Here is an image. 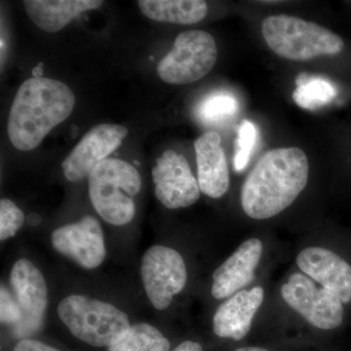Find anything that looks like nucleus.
I'll use <instances>...</instances> for the list:
<instances>
[{
    "mask_svg": "<svg viewBox=\"0 0 351 351\" xmlns=\"http://www.w3.org/2000/svg\"><path fill=\"white\" fill-rule=\"evenodd\" d=\"M309 163L299 147L265 152L245 180L240 195L244 213L254 219L274 218L306 189Z\"/></svg>",
    "mask_w": 351,
    "mask_h": 351,
    "instance_id": "f257e3e1",
    "label": "nucleus"
},
{
    "mask_svg": "<svg viewBox=\"0 0 351 351\" xmlns=\"http://www.w3.org/2000/svg\"><path fill=\"white\" fill-rule=\"evenodd\" d=\"M73 90L59 80L32 77L14 97L8 119V137L14 147L29 152L38 147L55 127L73 112Z\"/></svg>",
    "mask_w": 351,
    "mask_h": 351,
    "instance_id": "f03ea898",
    "label": "nucleus"
},
{
    "mask_svg": "<svg viewBox=\"0 0 351 351\" xmlns=\"http://www.w3.org/2000/svg\"><path fill=\"white\" fill-rule=\"evenodd\" d=\"M141 188L140 173L121 159H106L88 177V191L95 211L113 226L131 223L136 214L134 197Z\"/></svg>",
    "mask_w": 351,
    "mask_h": 351,
    "instance_id": "7ed1b4c3",
    "label": "nucleus"
},
{
    "mask_svg": "<svg viewBox=\"0 0 351 351\" xmlns=\"http://www.w3.org/2000/svg\"><path fill=\"white\" fill-rule=\"evenodd\" d=\"M262 34L270 49L291 61L332 56L345 47L343 38L326 27L284 14L265 18Z\"/></svg>",
    "mask_w": 351,
    "mask_h": 351,
    "instance_id": "20e7f679",
    "label": "nucleus"
},
{
    "mask_svg": "<svg viewBox=\"0 0 351 351\" xmlns=\"http://www.w3.org/2000/svg\"><path fill=\"white\" fill-rule=\"evenodd\" d=\"M58 316L73 337L94 348H110L131 327L128 315L110 302L83 295L60 302Z\"/></svg>",
    "mask_w": 351,
    "mask_h": 351,
    "instance_id": "39448f33",
    "label": "nucleus"
},
{
    "mask_svg": "<svg viewBox=\"0 0 351 351\" xmlns=\"http://www.w3.org/2000/svg\"><path fill=\"white\" fill-rule=\"evenodd\" d=\"M217 58L216 41L209 32L200 29L184 32L159 62L157 73L168 84H189L206 76L216 64Z\"/></svg>",
    "mask_w": 351,
    "mask_h": 351,
    "instance_id": "423d86ee",
    "label": "nucleus"
},
{
    "mask_svg": "<svg viewBox=\"0 0 351 351\" xmlns=\"http://www.w3.org/2000/svg\"><path fill=\"white\" fill-rule=\"evenodd\" d=\"M141 276L152 306L164 311L186 287L188 270L179 252L163 245H154L143 256Z\"/></svg>",
    "mask_w": 351,
    "mask_h": 351,
    "instance_id": "0eeeda50",
    "label": "nucleus"
},
{
    "mask_svg": "<svg viewBox=\"0 0 351 351\" xmlns=\"http://www.w3.org/2000/svg\"><path fill=\"white\" fill-rule=\"evenodd\" d=\"M280 293L284 302L311 326L331 331L343 325L345 304L336 295L318 287L306 274H292Z\"/></svg>",
    "mask_w": 351,
    "mask_h": 351,
    "instance_id": "6e6552de",
    "label": "nucleus"
},
{
    "mask_svg": "<svg viewBox=\"0 0 351 351\" xmlns=\"http://www.w3.org/2000/svg\"><path fill=\"white\" fill-rule=\"evenodd\" d=\"M157 199L168 209L188 208L197 202L200 188L186 157L168 149L152 168Z\"/></svg>",
    "mask_w": 351,
    "mask_h": 351,
    "instance_id": "1a4fd4ad",
    "label": "nucleus"
},
{
    "mask_svg": "<svg viewBox=\"0 0 351 351\" xmlns=\"http://www.w3.org/2000/svg\"><path fill=\"white\" fill-rule=\"evenodd\" d=\"M51 242L58 253L83 269H97L107 257L103 228L92 216L56 228L51 234Z\"/></svg>",
    "mask_w": 351,
    "mask_h": 351,
    "instance_id": "9d476101",
    "label": "nucleus"
},
{
    "mask_svg": "<svg viewBox=\"0 0 351 351\" xmlns=\"http://www.w3.org/2000/svg\"><path fill=\"white\" fill-rule=\"evenodd\" d=\"M128 133L126 127L110 123L88 131L62 163L66 179L73 182L86 179L99 164L119 149Z\"/></svg>",
    "mask_w": 351,
    "mask_h": 351,
    "instance_id": "9b49d317",
    "label": "nucleus"
},
{
    "mask_svg": "<svg viewBox=\"0 0 351 351\" xmlns=\"http://www.w3.org/2000/svg\"><path fill=\"white\" fill-rule=\"evenodd\" d=\"M298 267L320 287L336 295L343 304L351 302V265L336 252L308 247L295 258Z\"/></svg>",
    "mask_w": 351,
    "mask_h": 351,
    "instance_id": "f8f14e48",
    "label": "nucleus"
},
{
    "mask_svg": "<svg viewBox=\"0 0 351 351\" xmlns=\"http://www.w3.org/2000/svg\"><path fill=\"white\" fill-rule=\"evenodd\" d=\"M10 283L23 313L19 328L27 331L38 329L48 306V288L43 272L31 261L21 258L11 269Z\"/></svg>",
    "mask_w": 351,
    "mask_h": 351,
    "instance_id": "ddd939ff",
    "label": "nucleus"
},
{
    "mask_svg": "<svg viewBox=\"0 0 351 351\" xmlns=\"http://www.w3.org/2000/svg\"><path fill=\"white\" fill-rule=\"evenodd\" d=\"M263 251V242L258 239L246 240L240 245L214 271L211 293L215 299L230 298L251 284Z\"/></svg>",
    "mask_w": 351,
    "mask_h": 351,
    "instance_id": "4468645a",
    "label": "nucleus"
},
{
    "mask_svg": "<svg viewBox=\"0 0 351 351\" xmlns=\"http://www.w3.org/2000/svg\"><path fill=\"white\" fill-rule=\"evenodd\" d=\"M195 149L201 193L215 199L225 195L230 188V170L218 132H205L196 138Z\"/></svg>",
    "mask_w": 351,
    "mask_h": 351,
    "instance_id": "2eb2a0df",
    "label": "nucleus"
},
{
    "mask_svg": "<svg viewBox=\"0 0 351 351\" xmlns=\"http://www.w3.org/2000/svg\"><path fill=\"white\" fill-rule=\"evenodd\" d=\"M265 291L262 287L244 289L228 298L217 309L213 330L219 338L241 341L250 332L256 313L262 306Z\"/></svg>",
    "mask_w": 351,
    "mask_h": 351,
    "instance_id": "dca6fc26",
    "label": "nucleus"
},
{
    "mask_svg": "<svg viewBox=\"0 0 351 351\" xmlns=\"http://www.w3.org/2000/svg\"><path fill=\"white\" fill-rule=\"evenodd\" d=\"M100 0H25L27 15L39 29L49 34L62 31L80 14L98 9Z\"/></svg>",
    "mask_w": 351,
    "mask_h": 351,
    "instance_id": "f3484780",
    "label": "nucleus"
},
{
    "mask_svg": "<svg viewBox=\"0 0 351 351\" xmlns=\"http://www.w3.org/2000/svg\"><path fill=\"white\" fill-rule=\"evenodd\" d=\"M138 5L149 19L171 24H196L208 13L207 3L202 0H140Z\"/></svg>",
    "mask_w": 351,
    "mask_h": 351,
    "instance_id": "a211bd4d",
    "label": "nucleus"
},
{
    "mask_svg": "<svg viewBox=\"0 0 351 351\" xmlns=\"http://www.w3.org/2000/svg\"><path fill=\"white\" fill-rule=\"evenodd\" d=\"M293 99L300 108L316 110L329 105L338 95L334 83L322 76L300 73L295 77Z\"/></svg>",
    "mask_w": 351,
    "mask_h": 351,
    "instance_id": "6ab92c4d",
    "label": "nucleus"
},
{
    "mask_svg": "<svg viewBox=\"0 0 351 351\" xmlns=\"http://www.w3.org/2000/svg\"><path fill=\"white\" fill-rule=\"evenodd\" d=\"M169 339L149 323L131 325L108 351H169Z\"/></svg>",
    "mask_w": 351,
    "mask_h": 351,
    "instance_id": "aec40b11",
    "label": "nucleus"
},
{
    "mask_svg": "<svg viewBox=\"0 0 351 351\" xmlns=\"http://www.w3.org/2000/svg\"><path fill=\"white\" fill-rule=\"evenodd\" d=\"M239 110L237 97L228 91L213 92L198 104L195 115L206 126L221 125L230 121Z\"/></svg>",
    "mask_w": 351,
    "mask_h": 351,
    "instance_id": "412c9836",
    "label": "nucleus"
},
{
    "mask_svg": "<svg viewBox=\"0 0 351 351\" xmlns=\"http://www.w3.org/2000/svg\"><path fill=\"white\" fill-rule=\"evenodd\" d=\"M258 129L250 120H243L237 130L235 143L234 169L242 171L249 162L256 144H257Z\"/></svg>",
    "mask_w": 351,
    "mask_h": 351,
    "instance_id": "4be33fe9",
    "label": "nucleus"
},
{
    "mask_svg": "<svg viewBox=\"0 0 351 351\" xmlns=\"http://www.w3.org/2000/svg\"><path fill=\"white\" fill-rule=\"evenodd\" d=\"M25 214L12 200L0 201V239L5 241L15 237L24 225Z\"/></svg>",
    "mask_w": 351,
    "mask_h": 351,
    "instance_id": "5701e85b",
    "label": "nucleus"
},
{
    "mask_svg": "<svg viewBox=\"0 0 351 351\" xmlns=\"http://www.w3.org/2000/svg\"><path fill=\"white\" fill-rule=\"evenodd\" d=\"M0 320L2 324L16 327H19L23 320L19 304L4 286L0 289Z\"/></svg>",
    "mask_w": 351,
    "mask_h": 351,
    "instance_id": "b1692460",
    "label": "nucleus"
},
{
    "mask_svg": "<svg viewBox=\"0 0 351 351\" xmlns=\"http://www.w3.org/2000/svg\"><path fill=\"white\" fill-rule=\"evenodd\" d=\"M13 351H62L44 343L43 341H38V339H21L14 346Z\"/></svg>",
    "mask_w": 351,
    "mask_h": 351,
    "instance_id": "393cba45",
    "label": "nucleus"
},
{
    "mask_svg": "<svg viewBox=\"0 0 351 351\" xmlns=\"http://www.w3.org/2000/svg\"><path fill=\"white\" fill-rule=\"evenodd\" d=\"M172 351H203L202 346L193 341H184Z\"/></svg>",
    "mask_w": 351,
    "mask_h": 351,
    "instance_id": "a878e982",
    "label": "nucleus"
},
{
    "mask_svg": "<svg viewBox=\"0 0 351 351\" xmlns=\"http://www.w3.org/2000/svg\"><path fill=\"white\" fill-rule=\"evenodd\" d=\"M234 351H269L265 350V348H257V346H247V348H239V350Z\"/></svg>",
    "mask_w": 351,
    "mask_h": 351,
    "instance_id": "bb28decb",
    "label": "nucleus"
}]
</instances>
